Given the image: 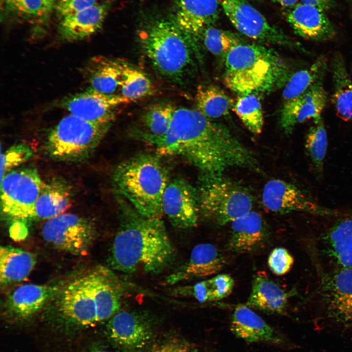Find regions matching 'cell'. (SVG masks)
<instances>
[{"label": "cell", "instance_id": "obj_17", "mask_svg": "<svg viewBox=\"0 0 352 352\" xmlns=\"http://www.w3.org/2000/svg\"><path fill=\"white\" fill-rule=\"evenodd\" d=\"M129 101L117 95H108L90 88L65 98L62 107L69 114L94 123H112L116 109Z\"/></svg>", "mask_w": 352, "mask_h": 352}, {"label": "cell", "instance_id": "obj_5", "mask_svg": "<svg viewBox=\"0 0 352 352\" xmlns=\"http://www.w3.org/2000/svg\"><path fill=\"white\" fill-rule=\"evenodd\" d=\"M168 177L160 154L143 153L118 164L114 170L112 182L117 196L140 214L161 219L162 198Z\"/></svg>", "mask_w": 352, "mask_h": 352}, {"label": "cell", "instance_id": "obj_24", "mask_svg": "<svg viewBox=\"0 0 352 352\" xmlns=\"http://www.w3.org/2000/svg\"><path fill=\"white\" fill-rule=\"evenodd\" d=\"M287 19L297 34L309 40L326 41L336 35L326 12L315 6L298 3L291 8Z\"/></svg>", "mask_w": 352, "mask_h": 352}, {"label": "cell", "instance_id": "obj_23", "mask_svg": "<svg viewBox=\"0 0 352 352\" xmlns=\"http://www.w3.org/2000/svg\"><path fill=\"white\" fill-rule=\"evenodd\" d=\"M227 246L234 253L254 252L263 248L269 239V232L261 215L250 211L231 222Z\"/></svg>", "mask_w": 352, "mask_h": 352}, {"label": "cell", "instance_id": "obj_49", "mask_svg": "<svg viewBox=\"0 0 352 352\" xmlns=\"http://www.w3.org/2000/svg\"><path fill=\"white\" fill-rule=\"evenodd\" d=\"M204 352H221L219 350L217 349H211L209 350H208L207 351H205Z\"/></svg>", "mask_w": 352, "mask_h": 352}, {"label": "cell", "instance_id": "obj_3", "mask_svg": "<svg viewBox=\"0 0 352 352\" xmlns=\"http://www.w3.org/2000/svg\"><path fill=\"white\" fill-rule=\"evenodd\" d=\"M123 292L113 272L97 265L61 286L48 303L49 309L62 325L75 329L90 328L118 312Z\"/></svg>", "mask_w": 352, "mask_h": 352}, {"label": "cell", "instance_id": "obj_21", "mask_svg": "<svg viewBox=\"0 0 352 352\" xmlns=\"http://www.w3.org/2000/svg\"><path fill=\"white\" fill-rule=\"evenodd\" d=\"M174 20L193 41L217 20L221 0H175Z\"/></svg>", "mask_w": 352, "mask_h": 352}, {"label": "cell", "instance_id": "obj_6", "mask_svg": "<svg viewBox=\"0 0 352 352\" xmlns=\"http://www.w3.org/2000/svg\"><path fill=\"white\" fill-rule=\"evenodd\" d=\"M145 54L162 76L181 83L193 63V40L173 21L153 24L141 38Z\"/></svg>", "mask_w": 352, "mask_h": 352}, {"label": "cell", "instance_id": "obj_18", "mask_svg": "<svg viewBox=\"0 0 352 352\" xmlns=\"http://www.w3.org/2000/svg\"><path fill=\"white\" fill-rule=\"evenodd\" d=\"M108 337L123 352H142L151 342L153 330L140 315L130 311L117 312L107 325Z\"/></svg>", "mask_w": 352, "mask_h": 352}, {"label": "cell", "instance_id": "obj_25", "mask_svg": "<svg viewBox=\"0 0 352 352\" xmlns=\"http://www.w3.org/2000/svg\"><path fill=\"white\" fill-rule=\"evenodd\" d=\"M109 8L106 3H96L62 19L58 26L61 38L67 42L83 40L102 27Z\"/></svg>", "mask_w": 352, "mask_h": 352}, {"label": "cell", "instance_id": "obj_39", "mask_svg": "<svg viewBox=\"0 0 352 352\" xmlns=\"http://www.w3.org/2000/svg\"><path fill=\"white\" fill-rule=\"evenodd\" d=\"M33 155L32 149L27 144L21 143L8 148L0 155V181L13 168L22 164Z\"/></svg>", "mask_w": 352, "mask_h": 352}, {"label": "cell", "instance_id": "obj_12", "mask_svg": "<svg viewBox=\"0 0 352 352\" xmlns=\"http://www.w3.org/2000/svg\"><path fill=\"white\" fill-rule=\"evenodd\" d=\"M42 235L55 248L74 255L83 256L93 244L96 230L90 220L74 214L63 213L47 220Z\"/></svg>", "mask_w": 352, "mask_h": 352}, {"label": "cell", "instance_id": "obj_34", "mask_svg": "<svg viewBox=\"0 0 352 352\" xmlns=\"http://www.w3.org/2000/svg\"><path fill=\"white\" fill-rule=\"evenodd\" d=\"M153 91L152 82L144 72L123 63L119 95L131 103L149 95Z\"/></svg>", "mask_w": 352, "mask_h": 352}, {"label": "cell", "instance_id": "obj_4", "mask_svg": "<svg viewBox=\"0 0 352 352\" xmlns=\"http://www.w3.org/2000/svg\"><path fill=\"white\" fill-rule=\"evenodd\" d=\"M292 74L277 52L261 45L241 43L225 58L224 84L240 95L269 92L284 86Z\"/></svg>", "mask_w": 352, "mask_h": 352}, {"label": "cell", "instance_id": "obj_43", "mask_svg": "<svg viewBox=\"0 0 352 352\" xmlns=\"http://www.w3.org/2000/svg\"><path fill=\"white\" fill-rule=\"evenodd\" d=\"M96 3L97 0H58L54 8L57 15L62 19Z\"/></svg>", "mask_w": 352, "mask_h": 352}, {"label": "cell", "instance_id": "obj_37", "mask_svg": "<svg viewBox=\"0 0 352 352\" xmlns=\"http://www.w3.org/2000/svg\"><path fill=\"white\" fill-rule=\"evenodd\" d=\"M199 39L211 53L224 59L232 48L241 44L239 39L232 33L212 25L204 29Z\"/></svg>", "mask_w": 352, "mask_h": 352}, {"label": "cell", "instance_id": "obj_27", "mask_svg": "<svg viewBox=\"0 0 352 352\" xmlns=\"http://www.w3.org/2000/svg\"><path fill=\"white\" fill-rule=\"evenodd\" d=\"M288 296L264 271H258L253 279L246 305L265 312L283 314L288 305Z\"/></svg>", "mask_w": 352, "mask_h": 352}, {"label": "cell", "instance_id": "obj_40", "mask_svg": "<svg viewBox=\"0 0 352 352\" xmlns=\"http://www.w3.org/2000/svg\"><path fill=\"white\" fill-rule=\"evenodd\" d=\"M173 293L178 296L194 297L200 303L213 301V289L210 279L191 286L178 287L174 290Z\"/></svg>", "mask_w": 352, "mask_h": 352}, {"label": "cell", "instance_id": "obj_7", "mask_svg": "<svg viewBox=\"0 0 352 352\" xmlns=\"http://www.w3.org/2000/svg\"><path fill=\"white\" fill-rule=\"evenodd\" d=\"M112 123H94L72 114L63 118L47 135L45 147L53 159L80 162L89 158Z\"/></svg>", "mask_w": 352, "mask_h": 352}, {"label": "cell", "instance_id": "obj_29", "mask_svg": "<svg viewBox=\"0 0 352 352\" xmlns=\"http://www.w3.org/2000/svg\"><path fill=\"white\" fill-rule=\"evenodd\" d=\"M36 263L34 254L12 246L0 248V283L1 286L19 282L30 274Z\"/></svg>", "mask_w": 352, "mask_h": 352}, {"label": "cell", "instance_id": "obj_28", "mask_svg": "<svg viewBox=\"0 0 352 352\" xmlns=\"http://www.w3.org/2000/svg\"><path fill=\"white\" fill-rule=\"evenodd\" d=\"M71 196L69 187L62 180L43 182L35 204V220H48L63 214L70 206Z\"/></svg>", "mask_w": 352, "mask_h": 352}, {"label": "cell", "instance_id": "obj_26", "mask_svg": "<svg viewBox=\"0 0 352 352\" xmlns=\"http://www.w3.org/2000/svg\"><path fill=\"white\" fill-rule=\"evenodd\" d=\"M123 64L113 59L95 56L84 66L82 74L89 88L105 94L119 95Z\"/></svg>", "mask_w": 352, "mask_h": 352}, {"label": "cell", "instance_id": "obj_36", "mask_svg": "<svg viewBox=\"0 0 352 352\" xmlns=\"http://www.w3.org/2000/svg\"><path fill=\"white\" fill-rule=\"evenodd\" d=\"M233 108L250 132L255 134L262 132L264 115L261 101L256 94L240 95Z\"/></svg>", "mask_w": 352, "mask_h": 352}, {"label": "cell", "instance_id": "obj_33", "mask_svg": "<svg viewBox=\"0 0 352 352\" xmlns=\"http://www.w3.org/2000/svg\"><path fill=\"white\" fill-rule=\"evenodd\" d=\"M175 107L169 104H157L149 107L142 116V123L145 129L144 139L151 143L165 136L171 125Z\"/></svg>", "mask_w": 352, "mask_h": 352}, {"label": "cell", "instance_id": "obj_15", "mask_svg": "<svg viewBox=\"0 0 352 352\" xmlns=\"http://www.w3.org/2000/svg\"><path fill=\"white\" fill-rule=\"evenodd\" d=\"M230 329L235 336L247 343H262L285 350L294 348L283 332L265 322L246 305L236 307Z\"/></svg>", "mask_w": 352, "mask_h": 352}, {"label": "cell", "instance_id": "obj_1", "mask_svg": "<svg viewBox=\"0 0 352 352\" xmlns=\"http://www.w3.org/2000/svg\"><path fill=\"white\" fill-rule=\"evenodd\" d=\"M150 144L160 155L183 157L200 176L223 175L233 167L259 170L257 159L248 149L226 127L197 109L175 107L168 132Z\"/></svg>", "mask_w": 352, "mask_h": 352}, {"label": "cell", "instance_id": "obj_2", "mask_svg": "<svg viewBox=\"0 0 352 352\" xmlns=\"http://www.w3.org/2000/svg\"><path fill=\"white\" fill-rule=\"evenodd\" d=\"M121 222L110 248L112 269L125 274L160 273L175 258V250L161 219L140 214L117 196Z\"/></svg>", "mask_w": 352, "mask_h": 352}, {"label": "cell", "instance_id": "obj_48", "mask_svg": "<svg viewBox=\"0 0 352 352\" xmlns=\"http://www.w3.org/2000/svg\"><path fill=\"white\" fill-rule=\"evenodd\" d=\"M88 352H111L108 351V350H103V349H95L94 350H92L89 351Z\"/></svg>", "mask_w": 352, "mask_h": 352}, {"label": "cell", "instance_id": "obj_16", "mask_svg": "<svg viewBox=\"0 0 352 352\" xmlns=\"http://www.w3.org/2000/svg\"><path fill=\"white\" fill-rule=\"evenodd\" d=\"M262 201L268 210L279 214L305 212L320 216L335 213L310 199L294 185L279 179L268 181L264 187Z\"/></svg>", "mask_w": 352, "mask_h": 352}, {"label": "cell", "instance_id": "obj_22", "mask_svg": "<svg viewBox=\"0 0 352 352\" xmlns=\"http://www.w3.org/2000/svg\"><path fill=\"white\" fill-rule=\"evenodd\" d=\"M225 260L215 245L208 243L196 245L187 262L166 278V282L175 285L182 282L207 277L222 269Z\"/></svg>", "mask_w": 352, "mask_h": 352}, {"label": "cell", "instance_id": "obj_47", "mask_svg": "<svg viewBox=\"0 0 352 352\" xmlns=\"http://www.w3.org/2000/svg\"><path fill=\"white\" fill-rule=\"evenodd\" d=\"M58 0H43L47 10L49 12L54 8Z\"/></svg>", "mask_w": 352, "mask_h": 352}, {"label": "cell", "instance_id": "obj_44", "mask_svg": "<svg viewBox=\"0 0 352 352\" xmlns=\"http://www.w3.org/2000/svg\"><path fill=\"white\" fill-rule=\"evenodd\" d=\"M152 352H193V349L187 342L173 338L155 344Z\"/></svg>", "mask_w": 352, "mask_h": 352}, {"label": "cell", "instance_id": "obj_13", "mask_svg": "<svg viewBox=\"0 0 352 352\" xmlns=\"http://www.w3.org/2000/svg\"><path fill=\"white\" fill-rule=\"evenodd\" d=\"M221 5L233 26L245 36L262 42L302 48L246 0H221Z\"/></svg>", "mask_w": 352, "mask_h": 352}, {"label": "cell", "instance_id": "obj_11", "mask_svg": "<svg viewBox=\"0 0 352 352\" xmlns=\"http://www.w3.org/2000/svg\"><path fill=\"white\" fill-rule=\"evenodd\" d=\"M319 274L309 301L329 319L352 326V267Z\"/></svg>", "mask_w": 352, "mask_h": 352}, {"label": "cell", "instance_id": "obj_38", "mask_svg": "<svg viewBox=\"0 0 352 352\" xmlns=\"http://www.w3.org/2000/svg\"><path fill=\"white\" fill-rule=\"evenodd\" d=\"M6 10L25 20L44 18L50 13L43 0H3Z\"/></svg>", "mask_w": 352, "mask_h": 352}, {"label": "cell", "instance_id": "obj_19", "mask_svg": "<svg viewBox=\"0 0 352 352\" xmlns=\"http://www.w3.org/2000/svg\"><path fill=\"white\" fill-rule=\"evenodd\" d=\"M59 285L26 284L15 289L4 302V315L15 321L27 319L48 304Z\"/></svg>", "mask_w": 352, "mask_h": 352}, {"label": "cell", "instance_id": "obj_10", "mask_svg": "<svg viewBox=\"0 0 352 352\" xmlns=\"http://www.w3.org/2000/svg\"><path fill=\"white\" fill-rule=\"evenodd\" d=\"M309 254L318 272L352 267V212L308 239Z\"/></svg>", "mask_w": 352, "mask_h": 352}, {"label": "cell", "instance_id": "obj_41", "mask_svg": "<svg viewBox=\"0 0 352 352\" xmlns=\"http://www.w3.org/2000/svg\"><path fill=\"white\" fill-rule=\"evenodd\" d=\"M294 263L292 255L286 248L277 247L274 249L268 258V265L271 271L277 275H283L288 273Z\"/></svg>", "mask_w": 352, "mask_h": 352}, {"label": "cell", "instance_id": "obj_32", "mask_svg": "<svg viewBox=\"0 0 352 352\" xmlns=\"http://www.w3.org/2000/svg\"><path fill=\"white\" fill-rule=\"evenodd\" d=\"M197 109L209 118L227 114L234 104L222 90L215 86H201L196 92Z\"/></svg>", "mask_w": 352, "mask_h": 352}, {"label": "cell", "instance_id": "obj_42", "mask_svg": "<svg viewBox=\"0 0 352 352\" xmlns=\"http://www.w3.org/2000/svg\"><path fill=\"white\" fill-rule=\"evenodd\" d=\"M213 289V301L229 296L234 286L233 279L228 274L218 275L210 279Z\"/></svg>", "mask_w": 352, "mask_h": 352}, {"label": "cell", "instance_id": "obj_46", "mask_svg": "<svg viewBox=\"0 0 352 352\" xmlns=\"http://www.w3.org/2000/svg\"><path fill=\"white\" fill-rule=\"evenodd\" d=\"M283 7L292 8L298 4L299 0H272Z\"/></svg>", "mask_w": 352, "mask_h": 352}, {"label": "cell", "instance_id": "obj_45", "mask_svg": "<svg viewBox=\"0 0 352 352\" xmlns=\"http://www.w3.org/2000/svg\"><path fill=\"white\" fill-rule=\"evenodd\" d=\"M301 3L309 5L327 12L333 5V0H299Z\"/></svg>", "mask_w": 352, "mask_h": 352}, {"label": "cell", "instance_id": "obj_31", "mask_svg": "<svg viewBox=\"0 0 352 352\" xmlns=\"http://www.w3.org/2000/svg\"><path fill=\"white\" fill-rule=\"evenodd\" d=\"M326 68V59L320 56L308 68L293 73L284 86L282 93L284 102L305 92L316 81L324 77Z\"/></svg>", "mask_w": 352, "mask_h": 352}, {"label": "cell", "instance_id": "obj_20", "mask_svg": "<svg viewBox=\"0 0 352 352\" xmlns=\"http://www.w3.org/2000/svg\"><path fill=\"white\" fill-rule=\"evenodd\" d=\"M323 78L319 79L299 97L284 102L280 115V124L286 133H291L298 124L321 116L327 99L323 84Z\"/></svg>", "mask_w": 352, "mask_h": 352}, {"label": "cell", "instance_id": "obj_35", "mask_svg": "<svg viewBox=\"0 0 352 352\" xmlns=\"http://www.w3.org/2000/svg\"><path fill=\"white\" fill-rule=\"evenodd\" d=\"M313 121V125L306 135L305 146L314 172L320 176L323 173L328 139L322 116Z\"/></svg>", "mask_w": 352, "mask_h": 352}, {"label": "cell", "instance_id": "obj_30", "mask_svg": "<svg viewBox=\"0 0 352 352\" xmlns=\"http://www.w3.org/2000/svg\"><path fill=\"white\" fill-rule=\"evenodd\" d=\"M333 102L338 115L345 121L352 120V80L344 59L336 53L332 59Z\"/></svg>", "mask_w": 352, "mask_h": 352}, {"label": "cell", "instance_id": "obj_9", "mask_svg": "<svg viewBox=\"0 0 352 352\" xmlns=\"http://www.w3.org/2000/svg\"><path fill=\"white\" fill-rule=\"evenodd\" d=\"M43 181L33 168L14 169L0 181L3 219L20 227L35 220V207Z\"/></svg>", "mask_w": 352, "mask_h": 352}, {"label": "cell", "instance_id": "obj_8", "mask_svg": "<svg viewBox=\"0 0 352 352\" xmlns=\"http://www.w3.org/2000/svg\"><path fill=\"white\" fill-rule=\"evenodd\" d=\"M200 212L216 223H231L251 211L253 199L242 186L223 175L200 176Z\"/></svg>", "mask_w": 352, "mask_h": 352}, {"label": "cell", "instance_id": "obj_14", "mask_svg": "<svg viewBox=\"0 0 352 352\" xmlns=\"http://www.w3.org/2000/svg\"><path fill=\"white\" fill-rule=\"evenodd\" d=\"M162 206L163 215L175 227L187 229L196 225L200 212L198 190L184 178L169 181Z\"/></svg>", "mask_w": 352, "mask_h": 352}]
</instances>
